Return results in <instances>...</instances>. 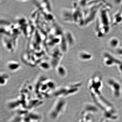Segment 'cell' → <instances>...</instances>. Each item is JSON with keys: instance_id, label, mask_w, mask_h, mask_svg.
<instances>
[{"instance_id": "2", "label": "cell", "mask_w": 122, "mask_h": 122, "mask_svg": "<svg viewBox=\"0 0 122 122\" xmlns=\"http://www.w3.org/2000/svg\"><path fill=\"white\" fill-rule=\"evenodd\" d=\"M120 61V60L114 56L109 53H105L103 58V62L104 65L108 67L117 66Z\"/></svg>"}, {"instance_id": "1", "label": "cell", "mask_w": 122, "mask_h": 122, "mask_svg": "<svg viewBox=\"0 0 122 122\" xmlns=\"http://www.w3.org/2000/svg\"><path fill=\"white\" fill-rule=\"evenodd\" d=\"M57 100L50 113V118L53 120H56L58 116L63 112L66 105V101L62 99H59Z\"/></svg>"}, {"instance_id": "4", "label": "cell", "mask_w": 122, "mask_h": 122, "mask_svg": "<svg viewBox=\"0 0 122 122\" xmlns=\"http://www.w3.org/2000/svg\"><path fill=\"white\" fill-rule=\"evenodd\" d=\"M79 58L83 61H90L92 59L93 56L91 54L86 51H81L79 55Z\"/></svg>"}, {"instance_id": "9", "label": "cell", "mask_w": 122, "mask_h": 122, "mask_svg": "<svg viewBox=\"0 0 122 122\" xmlns=\"http://www.w3.org/2000/svg\"><path fill=\"white\" fill-rule=\"evenodd\" d=\"M117 52L120 55L122 56V46L117 49Z\"/></svg>"}, {"instance_id": "6", "label": "cell", "mask_w": 122, "mask_h": 122, "mask_svg": "<svg viewBox=\"0 0 122 122\" xmlns=\"http://www.w3.org/2000/svg\"><path fill=\"white\" fill-rule=\"evenodd\" d=\"M56 72L61 77H65L67 74L66 69L64 66L61 65H60L57 66Z\"/></svg>"}, {"instance_id": "5", "label": "cell", "mask_w": 122, "mask_h": 122, "mask_svg": "<svg viewBox=\"0 0 122 122\" xmlns=\"http://www.w3.org/2000/svg\"><path fill=\"white\" fill-rule=\"evenodd\" d=\"M119 40L117 38L112 37L109 39V45L111 48L116 49L119 46Z\"/></svg>"}, {"instance_id": "7", "label": "cell", "mask_w": 122, "mask_h": 122, "mask_svg": "<svg viewBox=\"0 0 122 122\" xmlns=\"http://www.w3.org/2000/svg\"><path fill=\"white\" fill-rule=\"evenodd\" d=\"M9 78V75L7 74L6 73H1V80H2L3 81L2 82H1V85H4L6 83V81L8 80V79Z\"/></svg>"}, {"instance_id": "8", "label": "cell", "mask_w": 122, "mask_h": 122, "mask_svg": "<svg viewBox=\"0 0 122 122\" xmlns=\"http://www.w3.org/2000/svg\"><path fill=\"white\" fill-rule=\"evenodd\" d=\"M39 66L41 69L44 70H48L50 68L49 63L47 62L44 61L41 62L39 65Z\"/></svg>"}, {"instance_id": "3", "label": "cell", "mask_w": 122, "mask_h": 122, "mask_svg": "<svg viewBox=\"0 0 122 122\" xmlns=\"http://www.w3.org/2000/svg\"><path fill=\"white\" fill-rule=\"evenodd\" d=\"M7 66L8 69L10 71H16L20 69V65L17 61H9L7 63Z\"/></svg>"}]
</instances>
